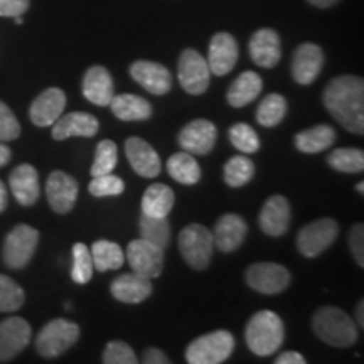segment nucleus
<instances>
[{
	"mask_svg": "<svg viewBox=\"0 0 364 364\" xmlns=\"http://www.w3.org/2000/svg\"><path fill=\"white\" fill-rule=\"evenodd\" d=\"M206 61L211 75L225 76L233 71L238 63V43L233 36L230 33H218L213 36Z\"/></svg>",
	"mask_w": 364,
	"mask_h": 364,
	"instance_id": "15",
	"label": "nucleus"
},
{
	"mask_svg": "<svg viewBox=\"0 0 364 364\" xmlns=\"http://www.w3.org/2000/svg\"><path fill=\"white\" fill-rule=\"evenodd\" d=\"M338 235V223L331 218H322V220L309 223L297 235L299 252L307 258H316L334 243Z\"/></svg>",
	"mask_w": 364,
	"mask_h": 364,
	"instance_id": "8",
	"label": "nucleus"
},
{
	"mask_svg": "<svg viewBox=\"0 0 364 364\" xmlns=\"http://www.w3.org/2000/svg\"><path fill=\"white\" fill-rule=\"evenodd\" d=\"M177 76H179L181 86L189 95H203L209 88L211 70H209L206 59L196 49H186L179 58Z\"/></svg>",
	"mask_w": 364,
	"mask_h": 364,
	"instance_id": "10",
	"label": "nucleus"
},
{
	"mask_svg": "<svg viewBox=\"0 0 364 364\" xmlns=\"http://www.w3.org/2000/svg\"><path fill=\"white\" fill-rule=\"evenodd\" d=\"M248 226L247 221L238 215H223L220 220L216 221L215 233H213V240H215V248L220 252L231 253L238 250L247 238Z\"/></svg>",
	"mask_w": 364,
	"mask_h": 364,
	"instance_id": "22",
	"label": "nucleus"
},
{
	"mask_svg": "<svg viewBox=\"0 0 364 364\" xmlns=\"http://www.w3.org/2000/svg\"><path fill=\"white\" fill-rule=\"evenodd\" d=\"M21 135V125L17 122L16 115L6 103L0 102V140L9 142V140H16Z\"/></svg>",
	"mask_w": 364,
	"mask_h": 364,
	"instance_id": "43",
	"label": "nucleus"
},
{
	"mask_svg": "<svg viewBox=\"0 0 364 364\" xmlns=\"http://www.w3.org/2000/svg\"><path fill=\"white\" fill-rule=\"evenodd\" d=\"M125 154L132 169L139 176L145 177V179H154L161 174V157L152 145L140 136H130L125 140Z\"/></svg>",
	"mask_w": 364,
	"mask_h": 364,
	"instance_id": "16",
	"label": "nucleus"
},
{
	"mask_svg": "<svg viewBox=\"0 0 364 364\" xmlns=\"http://www.w3.org/2000/svg\"><path fill=\"white\" fill-rule=\"evenodd\" d=\"M88 191L95 198H110V196H120L125 191V182L122 177L110 174H103L93 177L88 186Z\"/></svg>",
	"mask_w": 364,
	"mask_h": 364,
	"instance_id": "41",
	"label": "nucleus"
},
{
	"mask_svg": "<svg viewBox=\"0 0 364 364\" xmlns=\"http://www.w3.org/2000/svg\"><path fill=\"white\" fill-rule=\"evenodd\" d=\"M364 302L361 300V302L358 304V307H356V318H358V326L359 327H363L364 326Z\"/></svg>",
	"mask_w": 364,
	"mask_h": 364,
	"instance_id": "51",
	"label": "nucleus"
},
{
	"mask_svg": "<svg viewBox=\"0 0 364 364\" xmlns=\"http://www.w3.org/2000/svg\"><path fill=\"white\" fill-rule=\"evenodd\" d=\"M110 108L113 115L124 122H139L149 120L152 117V105L142 97L132 93L117 95L112 98Z\"/></svg>",
	"mask_w": 364,
	"mask_h": 364,
	"instance_id": "28",
	"label": "nucleus"
},
{
	"mask_svg": "<svg viewBox=\"0 0 364 364\" xmlns=\"http://www.w3.org/2000/svg\"><path fill=\"white\" fill-rule=\"evenodd\" d=\"M245 277H247V284L253 290L265 295L282 294L289 289L290 282H292L290 272L280 263L273 262L253 263L252 267H248Z\"/></svg>",
	"mask_w": 364,
	"mask_h": 364,
	"instance_id": "9",
	"label": "nucleus"
},
{
	"mask_svg": "<svg viewBox=\"0 0 364 364\" xmlns=\"http://www.w3.org/2000/svg\"><path fill=\"white\" fill-rule=\"evenodd\" d=\"M29 322L22 317H9L0 322V363L11 361L31 343Z\"/></svg>",
	"mask_w": 364,
	"mask_h": 364,
	"instance_id": "14",
	"label": "nucleus"
},
{
	"mask_svg": "<svg viewBox=\"0 0 364 364\" xmlns=\"http://www.w3.org/2000/svg\"><path fill=\"white\" fill-rule=\"evenodd\" d=\"M327 112L351 134H364V81L353 75L338 76L324 91Z\"/></svg>",
	"mask_w": 364,
	"mask_h": 364,
	"instance_id": "1",
	"label": "nucleus"
},
{
	"mask_svg": "<svg viewBox=\"0 0 364 364\" xmlns=\"http://www.w3.org/2000/svg\"><path fill=\"white\" fill-rule=\"evenodd\" d=\"M100 130L97 117L85 112H73L61 115L53 124V139L66 140L70 136H95Z\"/></svg>",
	"mask_w": 364,
	"mask_h": 364,
	"instance_id": "23",
	"label": "nucleus"
},
{
	"mask_svg": "<svg viewBox=\"0 0 364 364\" xmlns=\"http://www.w3.org/2000/svg\"><path fill=\"white\" fill-rule=\"evenodd\" d=\"M248 51L257 66L275 68L282 58L280 36L273 29L257 31L250 39Z\"/></svg>",
	"mask_w": 364,
	"mask_h": 364,
	"instance_id": "21",
	"label": "nucleus"
},
{
	"mask_svg": "<svg viewBox=\"0 0 364 364\" xmlns=\"http://www.w3.org/2000/svg\"><path fill=\"white\" fill-rule=\"evenodd\" d=\"M176 196L169 186L152 184L142 198V215L152 218H167L174 208Z\"/></svg>",
	"mask_w": 364,
	"mask_h": 364,
	"instance_id": "29",
	"label": "nucleus"
},
{
	"mask_svg": "<svg viewBox=\"0 0 364 364\" xmlns=\"http://www.w3.org/2000/svg\"><path fill=\"white\" fill-rule=\"evenodd\" d=\"M314 332L322 343L334 348H351L358 341V326L338 307H322L314 314Z\"/></svg>",
	"mask_w": 364,
	"mask_h": 364,
	"instance_id": "3",
	"label": "nucleus"
},
{
	"mask_svg": "<svg viewBox=\"0 0 364 364\" xmlns=\"http://www.w3.org/2000/svg\"><path fill=\"white\" fill-rule=\"evenodd\" d=\"M324 66V53L317 44H300L294 54L292 76L299 85H312Z\"/></svg>",
	"mask_w": 364,
	"mask_h": 364,
	"instance_id": "17",
	"label": "nucleus"
},
{
	"mask_svg": "<svg viewBox=\"0 0 364 364\" xmlns=\"http://www.w3.org/2000/svg\"><path fill=\"white\" fill-rule=\"evenodd\" d=\"M144 363H147V364H167V363H171V359L167 358V354L161 351V349L149 348L144 354Z\"/></svg>",
	"mask_w": 364,
	"mask_h": 364,
	"instance_id": "46",
	"label": "nucleus"
},
{
	"mask_svg": "<svg viewBox=\"0 0 364 364\" xmlns=\"http://www.w3.org/2000/svg\"><path fill=\"white\" fill-rule=\"evenodd\" d=\"M39 231L29 225L16 226L4 241V262L12 270H21L34 257Z\"/></svg>",
	"mask_w": 364,
	"mask_h": 364,
	"instance_id": "7",
	"label": "nucleus"
},
{
	"mask_svg": "<svg viewBox=\"0 0 364 364\" xmlns=\"http://www.w3.org/2000/svg\"><path fill=\"white\" fill-rule=\"evenodd\" d=\"M83 97L97 107H108L115 97V86L110 71L103 66H91L85 73Z\"/></svg>",
	"mask_w": 364,
	"mask_h": 364,
	"instance_id": "25",
	"label": "nucleus"
},
{
	"mask_svg": "<svg viewBox=\"0 0 364 364\" xmlns=\"http://www.w3.org/2000/svg\"><path fill=\"white\" fill-rule=\"evenodd\" d=\"M327 164L338 172L358 174L364 171V152L361 149H336L327 157Z\"/></svg>",
	"mask_w": 364,
	"mask_h": 364,
	"instance_id": "35",
	"label": "nucleus"
},
{
	"mask_svg": "<svg viewBox=\"0 0 364 364\" xmlns=\"http://www.w3.org/2000/svg\"><path fill=\"white\" fill-rule=\"evenodd\" d=\"M110 292L122 304H140L152 294V282L135 272L124 273L112 282Z\"/></svg>",
	"mask_w": 364,
	"mask_h": 364,
	"instance_id": "24",
	"label": "nucleus"
},
{
	"mask_svg": "<svg viewBox=\"0 0 364 364\" xmlns=\"http://www.w3.org/2000/svg\"><path fill=\"white\" fill-rule=\"evenodd\" d=\"M275 363L277 364H306V358L295 351H287V353H282L280 356L275 359Z\"/></svg>",
	"mask_w": 364,
	"mask_h": 364,
	"instance_id": "47",
	"label": "nucleus"
},
{
	"mask_svg": "<svg viewBox=\"0 0 364 364\" xmlns=\"http://www.w3.org/2000/svg\"><path fill=\"white\" fill-rule=\"evenodd\" d=\"M349 247H351L353 257L359 267H364V226L354 225L349 233Z\"/></svg>",
	"mask_w": 364,
	"mask_h": 364,
	"instance_id": "44",
	"label": "nucleus"
},
{
	"mask_svg": "<svg viewBox=\"0 0 364 364\" xmlns=\"http://www.w3.org/2000/svg\"><path fill=\"white\" fill-rule=\"evenodd\" d=\"M93 258L91 252L85 243H76L73 247V268H71V279L76 284L85 285L88 284L93 277Z\"/></svg>",
	"mask_w": 364,
	"mask_h": 364,
	"instance_id": "37",
	"label": "nucleus"
},
{
	"mask_svg": "<svg viewBox=\"0 0 364 364\" xmlns=\"http://www.w3.org/2000/svg\"><path fill=\"white\" fill-rule=\"evenodd\" d=\"M140 236L159 248L166 250L171 243V225L167 218H152L147 215L140 216Z\"/></svg>",
	"mask_w": 364,
	"mask_h": 364,
	"instance_id": "34",
	"label": "nucleus"
},
{
	"mask_svg": "<svg viewBox=\"0 0 364 364\" xmlns=\"http://www.w3.org/2000/svg\"><path fill=\"white\" fill-rule=\"evenodd\" d=\"M118 162V149L115 142L112 140H102L97 145V152H95V161L91 166V176H103L110 174L117 167Z\"/></svg>",
	"mask_w": 364,
	"mask_h": 364,
	"instance_id": "38",
	"label": "nucleus"
},
{
	"mask_svg": "<svg viewBox=\"0 0 364 364\" xmlns=\"http://www.w3.org/2000/svg\"><path fill=\"white\" fill-rule=\"evenodd\" d=\"M334 140V129L329 125H316L295 135V147L304 154H318L329 149Z\"/></svg>",
	"mask_w": 364,
	"mask_h": 364,
	"instance_id": "30",
	"label": "nucleus"
},
{
	"mask_svg": "<svg viewBox=\"0 0 364 364\" xmlns=\"http://www.w3.org/2000/svg\"><path fill=\"white\" fill-rule=\"evenodd\" d=\"M263 90V81L260 75H257L255 71H243L236 78L233 83H231L230 88H228L226 100L231 107L241 108L247 107L252 102H255L258 97H260Z\"/></svg>",
	"mask_w": 364,
	"mask_h": 364,
	"instance_id": "27",
	"label": "nucleus"
},
{
	"mask_svg": "<svg viewBox=\"0 0 364 364\" xmlns=\"http://www.w3.org/2000/svg\"><path fill=\"white\" fill-rule=\"evenodd\" d=\"M287 115V100L279 93H270L257 108V122L265 129L277 127Z\"/></svg>",
	"mask_w": 364,
	"mask_h": 364,
	"instance_id": "33",
	"label": "nucleus"
},
{
	"mask_svg": "<svg viewBox=\"0 0 364 364\" xmlns=\"http://www.w3.org/2000/svg\"><path fill=\"white\" fill-rule=\"evenodd\" d=\"M66 95L59 88H48L31 105L29 117L36 127H51L63 115Z\"/></svg>",
	"mask_w": 364,
	"mask_h": 364,
	"instance_id": "20",
	"label": "nucleus"
},
{
	"mask_svg": "<svg viewBox=\"0 0 364 364\" xmlns=\"http://www.w3.org/2000/svg\"><path fill=\"white\" fill-rule=\"evenodd\" d=\"M179 252L191 268L204 270L208 268L213 252H215L213 233H209L208 228L199 223L188 225L179 235Z\"/></svg>",
	"mask_w": 364,
	"mask_h": 364,
	"instance_id": "5",
	"label": "nucleus"
},
{
	"mask_svg": "<svg viewBox=\"0 0 364 364\" xmlns=\"http://www.w3.org/2000/svg\"><path fill=\"white\" fill-rule=\"evenodd\" d=\"M309 4H312L314 7L318 9H329L334 7L336 4H339V0H309Z\"/></svg>",
	"mask_w": 364,
	"mask_h": 364,
	"instance_id": "49",
	"label": "nucleus"
},
{
	"mask_svg": "<svg viewBox=\"0 0 364 364\" xmlns=\"http://www.w3.org/2000/svg\"><path fill=\"white\" fill-rule=\"evenodd\" d=\"M130 75L136 83L152 95H166L172 88V75L164 65L154 61H135L130 66Z\"/></svg>",
	"mask_w": 364,
	"mask_h": 364,
	"instance_id": "18",
	"label": "nucleus"
},
{
	"mask_svg": "<svg viewBox=\"0 0 364 364\" xmlns=\"http://www.w3.org/2000/svg\"><path fill=\"white\" fill-rule=\"evenodd\" d=\"M24 304V290L12 279L0 275V312H16Z\"/></svg>",
	"mask_w": 364,
	"mask_h": 364,
	"instance_id": "40",
	"label": "nucleus"
},
{
	"mask_svg": "<svg viewBox=\"0 0 364 364\" xmlns=\"http://www.w3.org/2000/svg\"><path fill=\"white\" fill-rule=\"evenodd\" d=\"M9 184H11L14 198L22 206H33L38 203L41 194L39 176L31 164H22V166L16 167L12 171Z\"/></svg>",
	"mask_w": 364,
	"mask_h": 364,
	"instance_id": "26",
	"label": "nucleus"
},
{
	"mask_svg": "<svg viewBox=\"0 0 364 364\" xmlns=\"http://www.w3.org/2000/svg\"><path fill=\"white\" fill-rule=\"evenodd\" d=\"M9 161H11V149L7 145L0 144V167L7 166Z\"/></svg>",
	"mask_w": 364,
	"mask_h": 364,
	"instance_id": "48",
	"label": "nucleus"
},
{
	"mask_svg": "<svg viewBox=\"0 0 364 364\" xmlns=\"http://www.w3.org/2000/svg\"><path fill=\"white\" fill-rule=\"evenodd\" d=\"M167 171L172 179L181 182L186 186L198 184L201 179V167H199L198 161H196L193 154L189 152H177L172 154L167 161Z\"/></svg>",
	"mask_w": 364,
	"mask_h": 364,
	"instance_id": "31",
	"label": "nucleus"
},
{
	"mask_svg": "<svg viewBox=\"0 0 364 364\" xmlns=\"http://www.w3.org/2000/svg\"><path fill=\"white\" fill-rule=\"evenodd\" d=\"M125 260L129 262L132 272L152 280L161 277L164 270V250L147 240L139 238L129 243Z\"/></svg>",
	"mask_w": 364,
	"mask_h": 364,
	"instance_id": "11",
	"label": "nucleus"
},
{
	"mask_svg": "<svg viewBox=\"0 0 364 364\" xmlns=\"http://www.w3.org/2000/svg\"><path fill=\"white\" fill-rule=\"evenodd\" d=\"M91 258H93V267L98 272L118 270L125 263V252L120 245L113 243L108 240L95 241L93 247L90 248Z\"/></svg>",
	"mask_w": 364,
	"mask_h": 364,
	"instance_id": "32",
	"label": "nucleus"
},
{
	"mask_svg": "<svg viewBox=\"0 0 364 364\" xmlns=\"http://www.w3.org/2000/svg\"><path fill=\"white\" fill-rule=\"evenodd\" d=\"M46 196L49 206L58 215H66L78 199V181L63 171H54L46 182Z\"/></svg>",
	"mask_w": 364,
	"mask_h": 364,
	"instance_id": "12",
	"label": "nucleus"
},
{
	"mask_svg": "<svg viewBox=\"0 0 364 364\" xmlns=\"http://www.w3.org/2000/svg\"><path fill=\"white\" fill-rule=\"evenodd\" d=\"M218 140V129L213 122L198 118L179 132V145L193 156H208Z\"/></svg>",
	"mask_w": 364,
	"mask_h": 364,
	"instance_id": "13",
	"label": "nucleus"
},
{
	"mask_svg": "<svg viewBox=\"0 0 364 364\" xmlns=\"http://www.w3.org/2000/svg\"><path fill=\"white\" fill-rule=\"evenodd\" d=\"M285 338V327L279 314L260 311L250 318L245 339L250 351L257 356H272L280 349Z\"/></svg>",
	"mask_w": 364,
	"mask_h": 364,
	"instance_id": "2",
	"label": "nucleus"
},
{
	"mask_svg": "<svg viewBox=\"0 0 364 364\" xmlns=\"http://www.w3.org/2000/svg\"><path fill=\"white\" fill-rule=\"evenodd\" d=\"M225 182L230 188H241L253 179L255 164L245 156H235L225 164Z\"/></svg>",
	"mask_w": 364,
	"mask_h": 364,
	"instance_id": "36",
	"label": "nucleus"
},
{
	"mask_svg": "<svg viewBox=\"0 0 364 364\" xmlns=\"http://www.w3.org/2000/svg\"><path fill=\"white\" fill-rule=\"evenodd\" d=\"M356 191H359V193H364V184H363V182H359V184L356 186Z\"/></svg>",
	"mask_w": 364,
	"mask_h": 364,
	"instance_id": "52",
	"label": "nucleus"
},
{
	"mask_svg": "<svg viewBox=\"0 0 364 364\" xmlns=\"http://www.w3.org/2000/svg\"><path fill=\"white\" fill-rule=\"evenodd\" d=\"M290 218H292V213H290V204L284 196L275 194L270 196L267 199V203L263 204L260 216H258V223H260L262 231L268 236H284L289 230Z\"/></svg>",
	"mask_w": 364,
	"mask_h": 364,
	"instance_id": "19",
	"label": "nucleus"
},
{
	"mask_svg": "<svg viewBox=\"0 0 364 364\" xmlns=\"http://www.w3.org/2000/svg\"><path fill=\"white\" fill-rule=\"evenodd\" d=\"M235 338L230 331H215L194 339L186 349L189 364H221L233 354Z\"/></svg>",
	"mask_w": 364,
	"mask_h": 364,
	"instance_id": "4",
	"label": "nucleus"
},
{
	"mask_svg": "<svg viewBox=\"0 0 364 364\" xmlns=\"http://www.w3.org/2000/svg\"><path fill=\"white\" fill-rule=\"evenodd\" d=\"M29 9V0H0V17L22 16Z\"/></svg>",
	"mask_w": 364,
	"mask_h": 364,
	"instance_id": "45",
	"label": "nucleus"
},
{
	"mask_svg": "<svg viewBox=\"0 0 364 364\" xmlns=\"http://www.w3.org/2000/svg\"><path fill=\"white\" fill-rule=\"evenodd\" d=\"M7 208V189L4 182L0 181V213Z\"/></svg>",
	"mask_w": 364,
	"mask_h": 364,
	"instance_id": "50",
	"label": "nucleus"
},
{
	"mask_svg": "<svg viewBox=\"0 0 364 364\" xmlns=\"http://www.w3.org/2000/svg\"><path fill=\"white\" fill-rule=\"evenodd\" d=\"M105 364H136L139 358L134 353V349L124 341H112L107 344L103 353Z\"/></svg>",
	"mask_w": 364,
	"mask_h": 364,
	"instance_id": "42",
	"label": "nucleus"
},
{
	"mask_svg": "<svg viewBox=\"0 0 364 364\" xmlns=\"http://www.w3.org/2000/svg\"><path fill=\"white\" fill-rule=\"evenodd\" d=\"M230 142L243 154H255L260 149V139L248 124H235L230 129Z\"/></svg>",
	"mask_w": 364,
	"mask_h": 364,
	"instance_id": "39",
	"label": "nucleus"
},
{
	"mask_svg": "<svg viewBox=\"0 0 364 364\" xmlns=\"http://www.w3.org/2000/svg\"><path fill=\"white\" fill-rule=\"evenodd\" d=\"M80 339V326L66 318H54L43 327L36 339V349L43 358H58Z\"/></svg>",
	"mask_w": 364,
	"mask_h": 364,
	"instance_id": "6",
	"label": "nucleus"
}]
</instances>
